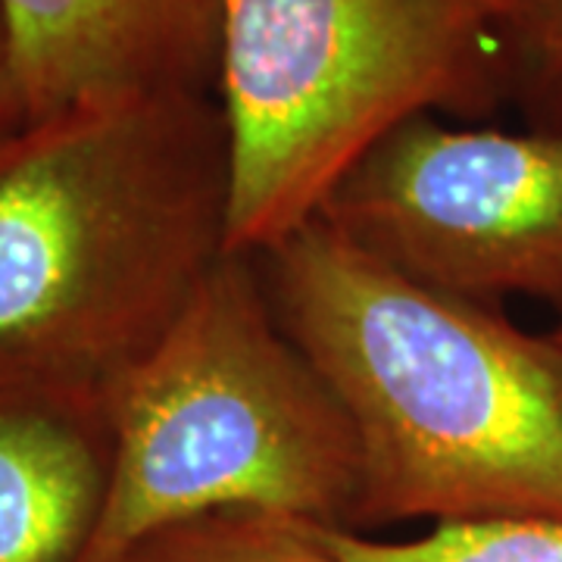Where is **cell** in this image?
<instances>
[{"mask_svg": "<svg viewBox=\"0 0 562 562\" xmlns=\"http://www.w3.org/2000/svg\"><path fill=\"white\" fill-rule=\"evenodd\" d=\"M506 54L513 103L531 128L562 132V0H509Z\"/></svg>", "mask_w": 562, "mask_h": 562, "instance_id": "obj_10", "label": "cell"}, {"mask_svg": "<svg viewBox=\"0 0 562 562\" xmlns=\"http://www.w3.org/2000/svg\"><path fill=\"white\" fill-rule=\"evenodd\" d=\"M110 394V491L79 562H120L160 528L232 509L353 531V425L284 331L257 257L228 254Z\"/></svg>", "mask_w": 562, "mask_h": 562, "instance_id": "obj_3", "label": "cell"}, {"mask_svg": "<svg viewBox=\"0 0 562 562\" xmlns=\"http://www.w3.org/2000/svg\"><path fill=\"white\" fill-rule=\"evenodd\" d=\"M216 94L166 91L32 122L0 166V353L113 384L228 254Z\"/></svg>", "mask_w": 562, "mask_h": 562, "instance_id": "obj_2", "label": "cell"}, {"mask_svg": "<svg viewBox=\"0 0 562 562\" xmlns=\"http://www.w3.org/2000/svg\"><path fill=\"white\" fill-rule=\"evenodd\" d=\"M29 125H32V120H29V106L22 98L7 20L0 10V166L10 157V150L16 147V140L25 135Z\"/></svg>", "mask_w": 562, "mask_h": 562, "instance_id": "obj_11", "label": "cell"}, {"mask_svg": "<svg viewBox=\"0 0 562 562\" xmlns=\"http://www.w3.org/2000/svg\"><path fill=\"white\" fill-rule=\"evenodd\" d=\"M319 531L344 562H562V522L538 519L431 525L409 541L322 525Z\"/></svg>", "mask_w": 562, "mask_h": 562, "instance_id": "obj_9", "label": "cell"}, {"mask_svg": "<svg viewBox=\"0 0 562 562\" xmlns=\"http://www.w3.org/2000/svg\"><path fill=\"white\" fill-rule=\"evenodd\" d=\"M316 220L435 291L528 297L562 322V132L416 116L350 166Z\"/></svg>", "mask_w": 562, "mask_h": 562, "instance_id": "obj_5", "label": "cell"}, {"mask_svg": "<svg viewBox=\"0 0 562 562\" xmlns=\"http://www.w3.org/2000/svg\"><path fill=\"white\" fill-rule=\"evenodd\" d=\"M113 447L110 384L0 353V562H79Z\"/></svg>", "mask_w": 562, "mask_h": 562, "instance_id": "obj_7", "label": "cell"}, {"mask_svg": "<svg viewBox=\"0 0 562 562\" xmlns=\"http://www.w3.org/2000/svg\"><path fill=\"white\" fill-rule=\"evenodd\" d=\"M506 16L509 0H225L232 254L260 257L316 220L403 122L513 101Z\"/></svg>", "mask_w": 562, "mask_h": 562, "instance_id": "obj_4", "label": "cell"}, {"mask_svg": "<svg viewBox=\"0 0 562 562\" xmlns=\"http://www.w3.org/2000/svg\"><path fill=\"white\" fill-rule=\"evenodd\" d=\"M29 120L88 103L216 94L225 0H0Z\"/></svg>", "mask_w": 562, "mask_h": 562, "instance_id": "obj_6", "label": "cell"}, {"mask_svg": "<svg viewBox=\"0 0 562 562\" xmlns=\"http://www.w3.org/2000/svg\"><path fill=\"white\" fill-rule=\"evenodd\" d=\"M120 562H344L319 525L257 509L213 513L169 525L135 543Z\"/></svg>", "mask_w": 562, "mask_h": 562, "instance_id": "obj_8", "label": "cell"}, {"mask_svg": "<svg viewBox=\"0 0 562 562\" xmlns=\"http://www.w3.org/2000/svg\"><path fill=\"white\" fill-rule=\"evenodd\" d=\"M547 335H550V338H553V344H557V347L562 350V322H557V325H553V328H550Z\"/></svg>", "mask_w": 562, "mask_h": 562, "instance_id": "obj_12", "label": "cell"}, {"mask_svg": "<svg viewBox=\"0 0 562 562\" xmlns=\"http://www.w3.org/2000/svg\"><path fill=\"white\" fill-rule=\"evenodd\" d=\"M360 450L353 531L562 522V350L310 220L257 257Z\"/></svg>", "mask_w": 562, "mask_h": 562, "instance_id": "obj_1", "label": "cell"}]
</instances>
